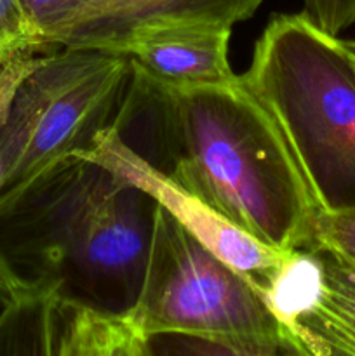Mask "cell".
<instances>
[{
  "instance_id": "obj_5",
  "label": "cell",
  "mask_w": 355,
  "mask_h": 356,
  "mask_svg": "<svg viewBox=\"0 0 355 356\" xmlns=\"http://www.w3.org/2000/svg\"><path fill=\"white\" fill-rule=\"evenodd\" d=\"M125 322L134 334L181 332L244 343L292 336L249 278L159 204L141 294Z\"/></svg>"
},
{
  "instance_id": "obj_2",
  "label": "cell",
  "mask_w": 355,
  "mask_h": 356,
  "mask_svg": "<svg viewBox=\"0 0 355 356\" xmlns=\"http://www.w3.org/2000/svg\"><path fill=\"white\" fill-rule=\"evenodd\" d=\"M157 202L72 155L0 195V282L13 296L125 320L141 294Z\"/></svg>"
},
{
  "instance_id": "obj_12",
  "label": "cell",
  "mask_w": 355,
  "mask_h": 356,
  "mask_svg": "<svg viewBox=\"0 0 355 356\" xmlns=\"http://www.w3.org/2000/svg\"><path fill=\"white\" fill-rule=\"evenodd\" d=\"M136 356H313L292 334L274 343H244L181 332L134 334Z\"/></svg>"
},
{
  "instance_id": "obj_8",
  "label": "cell",
  "mask_w": 355,
  "mask_h": 356,
  "mask_svg": "<svg viewBox=\"0 0 355 356\" xmlns=\"http://www.w3.org/2000/svg\"><path fill=\"white\" fill-rule=\"evenodd\" d=\"M230 35L232 28L221 24H167L136 33L122 52L167 86H230L239 79L228 61Z\"/></svg>"
},
{
  "instance_id": "obj_9",
  "label": "cell",
  "mask_w": 355,
  "mask_h": 356,
  "mask_svg": "<svg viewBox=\"0 0 355 356\" xmlns=\"http://www.w3.org/2000/svg\"><path fill=\"white\" fill-rule=\"evenodd\" d=\"M56 356H136L134 330L122 318L56 301Z\"/></svg>"
},
{
  "instance_id": "obj_19",
  "label": "cell",
  "mask_w": 355,
  "mask_h": 356,
  "mask_svg": "<svg viewBox=\"0 0 355 356\" xmlns=\"http://www.w3.org/2000/svg\"><path fill=\"white\" fill-rule=\"evenodd\" d=\"M345 44H347V47H350L352 51H355V38L354 40H345Z\"/></svg>"
},
{
  "instance_id": "obj_10",
  "label": "cell",
  "mask_w": 355,
  "mask_h": 356,
  "mask_svg": "<svg viewBox=\"0 0 355 356\" xmlns=\"http://www.w3.org/2000/svg\"><path fill=\"white\" fill-rule=\"evenodd\" d=\"M319 252L324 266L322 287L312 308L289 327H306L355 353V275L326 252Z\"/></svg>"
},
{
  "instance_id": "obj_11",
  "label": "cell",
  "mask_w": 355,
  "mask_h": 356,
  "mask_svg": "<svg viewBox=\"0 0 355 356\" xmlns=\"http://www.w3.org/2000/svg\"><path fill=\"white\" fill-rule=\"evenodd\" d=\"M0 356H56V299L13 296L0 312Z\"/></svg>"
},
{
  "instance_id": "obj_17",
  "label": "cell",
  "mask_w": 355,
  "mask_h": 356,
  "mask_svg": "<svg viewBox=\"0 0 355 356\" xmlns=\"http://www.w3.org/2000/svg\"><path fill=\"white\" fill-rule=\"evenodd\" d=\"M289 330L298 337L299 343H301L313 356H355V353L338 346V344L331 343L329 339L312 332V330H308L306 327L291 325Z\"/></svg>"
},
{
  "instance_id": "obj_21",
  "label": "cell",
  "mask_w": 355,
  "mask_h": 356,
  "mask_svg": "<svg viewBox=\"0 0 355 356\" xmlns=\"http://www.w3.org/2000/svg\"><path fill=\"white\" fill-rule=\"evenodd\" d=\"M343 266H345V264H343ZM345 268H348V266H345ZM348 270H350V271H352V273H354V275H355V268H348Z\"/></svg>"
},
{
  "instance_id": "obj_18",
  "label": "cell",
  "mask_w": 355,
  "mask_h": 356,
  "mask_svg": "<svg viewBox=\"0 0 355 356\" xmlns=\"http://www.w3.org/2000/svg\"><path fill=\"white\" fill-rule=\"evenodd\" d=\"M10 298H13V294L9 292V289L0 282V312L6 308V305L10 301Z\"/></svg>"
},
{
  "instance_id": "obj_4",
  "label": "cell",
  "mask_w": 355,
  "mask_h": 356,
  "mask_svg": "<svg viewBox=\"0 0 355 356\" xmlns=\"http://www.w3.org/2000/svg\"><path fill=\"white\" fill-rule=\"evenodd\" d=\"M132 79L127 54L54 47L33 54L0 122V195L72 155H84L117 125Z\"/></svg>"
},
{
  "instance_id": "obj_13",
  "label": "cell",
  "mask_w": 355,
  "mask_h": 356,
  "mask_svg": "<svg viewBox=\"0 0 355 356\" xmlns=\"http://www.w3.org/2000/svg\"><path fill=\"white\" fill-rule=\"evenodd\" d=\"M90 0H21L42 47H59Z\"/></svg>"
},
{
  "instance_id": "obj_6",
  "label": "cell",
  "mask_w": 355,
  "mask_h": 356,
  "mask_svg": "<svg viewBox=\"0 0 355 356\" xmlns=\"http://www.w3.org/2000/svg\"><path fill=\"white\" fill-rule=\"evenodd\" d=\"M84 156L96 160L124 181L146 191L194 238L249 278L265 296L271 291L294 254L265 245L223 218L136 153L115 127L104 132Z\"/></svg>"
},
{
  "instance_id": "obj_14",
  "label": "cell",
  "mask_w": 355,
  "mask_h": 356,
  "mask_svg": "<svg viewBox=\"0 0 355 356\" xmlns=\"http://www.w3.org/2000/svg\"><path fill=\"white\" fill-rule=\"evenodd\" d=\"M312 250H322L338 263L355 268V207L320 212Z\"/></svg>"
},
{
  "instance_id": "obj_16",
  "label": "cell",
  "mask_w": 355,
  "mask_h": 356,
  "mask_svg": "<svg viewBox=\"0 0 355 356\" xmlns=\"http://www.w3.org/2000/svg\"><path fill=\"white\" fill-rule=\"evenodd\" d=\"M303 14L333 37L355 24V0H303Z\"/></svg>"
},
{
  "instance_id": "obj_15",
  "label": "cell",
  "mask_w": 355,
  "mask_h": 356,
  "mask_svg": "<svg viewBox=\"0 0 355 356\" xmlns=\"http://www.w3.org/2000/svg\"><path fill=\"white\" fill-rule=\"evenodd\" d=\"M40 40L21 0H0V61L23 52H42Z\"/></svg>"
},
{
  "instance_id": "obj_20",
  "label": "cell",
  "mask_w": 355,
  "mask_h": 356,
  "mask_svg": "<svg viewBox=\"0 0 355 356\" xmlns=\"http://www.w3.org/2000/svg\"><path fill=\"white\" fill-rule=\"evenodd\" d=\"M343 44H345V40H343ZM345 47H347V44H345ZM348 49V52H350V56H352V61H354V66H355V51H352L350 47H347Z\"/></svg>"
},
{
  "instance_id": "obj_3",
  "label": "cell",
  "mask_w": 355,
  "mask_h": 356,
  "mask_svg": "<svg viewBox=\"0 0 355 356\" xmlns=\"http://www.w3.org/2000/svg\"><path fill=\"white\" fill-rule=\"evenodd\" d=\"M274 118L322 212L355 207V66L343 38L278 14L240 75Z\"/></svg>"
},
{
  "instance_id": "obj_1",
  "label": "cell",
  "mask_w": 355,
  "mask_h": 356,
  "mask_svg": "<svg viewBox=\"0 0 355 356\" xmlns=\"http://www.w3.org/2000/svg\"><path fill=\"white\" fill-rule=\"evenodd\" d=\"M115 131L265 245L282 252L313 249L322 211L274 118L240 75L230 86L176 87L132 66Z\"/></svg>"
},
{
  "instance_id": "obj_7",
  "label": "cell",
  "mask_w": 355,
  "mask_h": 356,
  "mask_svg": "<svg viewBox=\"0 0 355 356\" xmlns=\"http://www.w3.org/2000/svg\"><path fill=\"white\" fill-rule=\"evenodd\" d=\"M263 0H90L59 47L122 52L136 33L167 24H233L246 21Z\"/></svg>"
}]
</instances>
